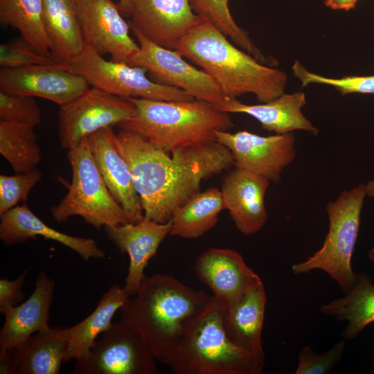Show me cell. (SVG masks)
Listing matches in <instances>:
<instances>
[{"label": "cell", "mask_w": 374, "mask_h": 374, "mask_svg": "<svg viewBox=\"0 0 374 374\" xmlns=\"http://www.w3.org/2000/svg\"><path fill=\"white\" fill-rule=\"evenodd\" d=\"M43 18L51 56L66 64L85 47L75 0H42Z\"/></svg>", "instance_id": "cell-24"}, {"label": "cell", "mask_w": 374, "mask_h": 374, "mask_svg": "<svg viewBox=\"0 0 374 374\" xmlns=\"http://www.w3.org/2000/svg\"><path fill=\"white\" fill-rule=\"evenodd\" d=\"M175 50L211 76L227 98L252 93L259 102L267 103L285 93L287 75L284 71L262 64L234 46L203 17H199Z\"/></svg>", "instance_id": "cell-2"}, {"label": "cell", "mask_w": 374, "mask_h": 374, "mask_svg": "<svg viewBox=\"0 0 374 374\" xmlns=\"http://www.w3.org/2000/svg\"><path fill=\"white\" fill-rule=\"evenodd\" d=\"M366 196L365 185L360 184L341 192L328 204L329 229L323 245L305 261L292 265L294 274L320 269L336 281L345 293L352 288L355 273L352 269L351 259Z\"/></svg>", "instance_id": "cell-6"}, {"label": "cell", "mask_w": 374, "mask_h": 374, "mask_svg": "<svg viewBox=\"0 0 374 374\" xmlns=\"http://www.w3.org/2000/svg\"><path fill=\"white\" fill-rule=\"evenodd\" d=\"M40 171L35 169L12 176L0 175V215L26 201L31 190L42 179Z\"/></svg>", "instance_id": "cell-34"}, {"label": "cell", "mask_w": 374, "mask_h": 374, "mask_svg": "<svg viewBox=\"0 0 374 374\" xmlns=\"http://www.w3.org/2000/svg\"><path fill=\"white\" fill-rule=\"evenodd\" d=\"M156 358L140 335L123 321L112 323L88 353L75 360L74 374H157Z\"/></svg>", "instance_id": "cell-10"}, {"label": "cell", "mask_w": 374, "mask_h": 374, "mask_svg": "<svg viewBox=\"0 0 374 374\" xmlns=\"http://www.w3.org/2000/svg\"><path fill=\"white\" fill-rule=\"evenodd\" d=\"M0 121L35 127L42 122V112L34 97L0 90Z\"/></svg>", "instance_id": "cell-33"}, {"label": "cell", "mask_w": 374, "mask_h": 374, "mask_svg": "<svg viewBox=\"0 0 374 374\" xmlns=\"http://www.w3.org/2000/svg\"><path fill=\"white\" fill-rule=\"evenodd\" d=\"M69 337V328H50L11 348L17 359L16 374H58L67 351Z\"/></svg>", "instance_id": "cell-25"}, {"label": "cell", "mask_w": 374, "mask_h": 374, "mask_svg": "<svg viewBox=\"0 0 374 374\" xmlns=\"http://www.w3.org/2000/svg\"><path fill=\"white\" fill-rule=\"evenodd\" d=\"M224 208L222 193L218 188L197 192L174 212L170 234L198 238L216 224L218 215Z\"/></svg>", "instance_id": "cell-28"}, {"label": "cell", "mask_w": 374, "mask_h": 374, "mask_svg": "<svg viewBox=\"0 0 374 374\" xmlns=\"http://www.w3.org/2000/svg\"><path fill=\"white\" fill-rule=\"evenodd\" d=\"M27 271L23 272L15 280L7 278L0 280V312L10 307L15 306L24 299L22 287L25 283Z\"/></svg>", "instance_id": "cell-37"}, {"label": "cell", "mask_w": 374, "mask_h": 374, "mask_svg": "<svg viewBox=\"0 0 374 374\" xmlns=\"http://www.w3.org/2000/svg\"><path fill=\"white\" fill-rule=\"evenodd\" d=\"M85 46L110 60L130 64L139 45L130 35V24L112 0H75Z\"/></svg>", "instance_id": "cell-13"}, {"label": "cell", "mask_w": 374, "mask_h": 374, "mask_svg": "<svg viewBox=\"0 0 374 374\" xmlns=\"http://www.w3.org/2000/svg\"><path fill=\"white\" fill-rule=\"evenodd\" d=\"M172 222L159 223L146 218L137 223L105 226L109 239L129 256V268L124 288L130 296L138 291L145 275L144 270L161 242L170 233Z\"/></svg>", "instance_id": "cell-18"}, {"label": "cell", "mask_w": 374, "mask_h": 374, "mask_svg": "<svg viewBox=\"0 0 374 374\" xmlns=\"http://www.w3.org/2000/svg\"><path fill=\"white\" fill-rule=\"evenodd\" d=\"M189 2L196 15L211 22L236 46L262 64H274L275 60L267 58L247 33L236 24L229 10V0H189Z\"/></svg>", "instance_id": "cell-31"}, {"label": "cell", "mask_w": 374, "mask_h": 374, "mask_svg": "<svg viewBox=\"0 0 374 374\" xmlns=\"http://www.w3.org/2000/svg\"><path fill=\"white\" fill-rule=\"evenodd\" d=\"M345 294L322 305L319 311L339 321H346L342 335L350 340L374 322V285L366 274L356 273L353 286Z\"/></svg>", "instance_id": "cell-27"}, {"label": "cell", "mask_w": 374, "mask_h": 374, "mask_svg": "<svg viewBox=\"0 0 374 374\" xmlns=\"http://www.w3.org/2000/svg\"><path fill=\"white\" fill-rule=\"evenodd\" d=\"M114 142L130 167L144 217L159 223L169 222L199 192L202 181L234 165L231 151L217 141L179 148L171 155L132 131L121 129Z\"/></svg>", "instance_id": "cell-1"}, {"label": "cell", "mask_w": 374, "mask_h": 374, "mask_svg": "<svg viewBox=\"0 0 374 374\" xmlns=\"http://www.w3.org/2000/svg\"><path fill=\"white\" fill-rule=\"evenodd\" d=\"M54 290V280L41 271L29 298L3 312L5 321L0 330V353L16 348L35 333L51 328L48 322Z\"/></svg>", "instance_id": "cell-20"}, {"label": "cell", "mask_w": 374, "mask_h": 374, "mask_svg": "<svg viewBox=\"0 0 374 374\" xmlns=\"http://www.w3.org/2000/svg\"><path fill=\"white\" fill-rule=\"evenodd\" d=\"M37 236L66 246L86 261L105 256L93 239L70 235L50 227L37 217L26 203L1 215L0 240L5 245L14 246Z\"/></svg>", "instance_id": "cell-21"}, {"label": "cell", "mask_w": 374, "mask_h": 374, "mask_svg": "<svg viewBox=\"0 0 374 374\" xmlns=\"http://www.w3.org/2000/svg\"><path fill=\"white\" fill-rule=\"evenodd\" d=\"M269 183L265 177L238 168L224 178L221 188L224 206L242 233L254 234L266 223L265 197Z\"/></svg>", "instance_id": "cell-17"}, {"label": "cell", "mask_w": 374, "mask_h": 374, "mask_svg": "<svg viewBox=\"0 0 374 374\" xmlns=\"http://www.w3.org/2000/svg\"><path fill=\"white\" fill-rule=\"evenodd\" d=\"M72 180L67 194L51 208L53 219L59 223L72 216H80L96 229L116 226L129 222L123 207L109 192L90 150L87 137L68 150Z\"/></svg>", "instance_id": "cell-7"}, {"label": "cell", "mask_w": 374, "mask_h": 374, "mask_svg": "<svg viewBox=\"0 0 374 374\" xmlns=\"http://www.w3.org/2000/svg\"><path fill=\"white\" fill-rule=\"evenodd\" d=\"M357 0H324L325 5L334 10H349L355 6Z\"/></svg>", "instance_id": "cell-39"}, {"label": "cell", "mask_w": 374, "mask_h": 374, "mask_svg": "<svg viewBox=\"0 0 374 374\" xmlns=\"http://www.w3.org/2000/svg\"><path fill=\"white\" fill-rule=\"evenodd\" d=\"M0 153L16 174L35 170L42 157L34 127L0 121Z\"/></svg>", "instance_id": "cell-30"}, {"label": "cell", "mask_w": 374, "mask_h": 374, "mask_svg": "<svg viewBox=\"0 0 374 374\" xmlns=\"http://www.w3.org/2000/svg\"><path fill=\"white\" fill-rule=\"evenodd\" d=\"M52 57L38 53L21 37L0 45L1 68H20L38 64H55Z\"/></svg>", "instance_id": "cell-35"}, {"label": "cell", "mask_w": 374, "mask_h": 374, "mask_svg": "<svg viewBox=\"0 0 374 374\" xmlns=\"http://www.w3.org/2000/svg\"><path fill=\"white\" fill-rule=\"evenodd\" d=\"M132 296L120 309L121 320L140 335L156 359L166 365L186 326L213 299L163 274L145 276Z\"/></svg>", "instance_id": "cell-3"}, {"label": "cell", "mask_w": 374, "mask_h": 374, "mask_svg": "<svg viewBox=\"0 0 374 374\" xmlns=\"http://www.w3.org/2000/svg\"><path fill=\"white\" fill-rule=\"evenodd\" d=\"M90 89L82 76L67 70L62 63L1 68L0 90L38 97L64 105Z\"/></svg>", "instance_id": "cell-14"}, {"label": "cell", "mask_w": 374, "mask_h": 374, "mask_svg": "<svg viewBox=\"0 0 374 374\" xmlns=\"http://www.w3.org/2000/svg\"><path fill=\"white\" fill-rule=\"evenodd\" d=\"M113 127L87 136L91 152L109 192L125 211L130 223L144 218L140 197L134 188L130 167L114 142Z\"/></svg>", "instance_id": "cell-16"}, {"label": "cell", "mask_w": 374, "mask_h": 374, "mask_svg": "<svg viewBox=\"0 0 374 374\" xmlns=\"http://www.w3.org/2000/svg\"><path fill=\"white\" fill-rule=\"evenodd\" d=\"M118 6L122 15L131 17L132 12V0H118Z\"/></svg>", "instance_id": "cell-40"}, {"label": "cell", "mask_w": 374, "mask_h": 374, "mask_svg": "<svg viewBox=\"0 0 374 374\" xmlns=\"http://www.w3.org/2000/svg\"><path fill=\"white\" fill-rule=\"evenodd\" d=\"M64 64L67 70L84 78L92 87L121 98L172 101L195 100L179 89L152 82L144 67L107 61L86 46L81 53Z\"/></svg>", "instance_id": "cell-8"}, {"label": "cell", "mask_w": 374, "mask_h": 374, "mask_svg": "<svg viewBox=\"0 0 374 374\" xmlns=\"http://www.w3.org/2000/svg\"><path fill=\"white\" fill-rule=\"evenodd\" d=\"M139 45V51L130 64L145 68L154 82L179 89L196 100L206 101L217 109L227 98L215 80L202 69L186 61L176 50L159 46L131 28Z\"/></svg>", "instance_id": "cell-9"}, {"label": "cell", "mask_w": 374, "mask_h": 374, "mask_svg": "<svg viewBox=\"0 0 374 374\" xmlns=\"http://www.w3.org/2000/svg\"><path fill=\"white\" fill-rule=\"evenodd\" d=\"M365 187L366 196L374 197V180L369 181ZM368 257L371 262H374V247L368 251Z\"/></svg>", "instance_id": "cell-41"}, {"label": "cell", "mask_w": 374, "mask_h": 374, "mask_svg": "<svg viewBox=\"0 0 374 374\" xmlns=\"http://www.w3.org/2000/svg\"><path fill=\"white\" fill-rule=\"evenodd\" d=\"M127 99L134 103L135 113L118 127L141 134L167 152L216 141V132L234 126L229 113L206 101Z\"/></svg>", "instance_id": "cell-4"}, {"label": "cell", "mask_w": 374, "mask_h": 374, "mask_svg": "<svg viewBox=\"0 0 374 374\" xmlns=\"http://www.w3.org/2000/svg\"><path fill=\"white\" fill-rule=\"evenodd\" d=\"M216 141L232 153L235 168L277 183L283 170L296 157L292 132L260 136L248 131H217Z\"/></svg>", "instance_id": "cell-12"}, {"label": "cell", "mask_w": 374, "mask_h": 374, "mask_svg": "<svg viewBox=\"0 0 374 374\" xmlns=\"http://www.w3.org/2000/svg\"><path fill=\"white\" fill-rule=\"evenodd\" d=\"M130 28L164 48L175 50L199 17L189 0H132Z\"/></svg>", "instance_id": "cell-15"}, {"label": "cell", "mask_w": 374, "mask_h": 374, "mask_svg": "<svg viewBox=\"0 0 374 374\" xmlns=\"http://www.w3.org/2000/svg\"><path fill=\"white\" fill-rule=\"evenodd\" d=\"M124 287L112 285L102 296L94 310L80 323L69 328V344L64 362L86 355L98 336L110 328L117 310L130 299Z\"/></svg>", "instance_id": "cell-26"}, {"label": "cell", "mask_w": 374, "mask_h": 374, "mask_svg": "<svg viewBox=\"0 0 374 374\" xmlns=\"http://www.w3.org/2000/svg\"><path fill=\"white\" fill-rule=\"evenodd\" d=\"M305 104V93L297 91L284 93L274 100L258 105H247L237 98H230L217 109L229 114L249 115L259 121L264 130L276 134L302 130L317 135L319 130L301 111Z\"/></svg>", "instance_id": "cell-23"}, {"label": "cell", "mask_w": 374, "mask_h": 374, "mask_svg": "<svg viewBox=\"0 0 374 374\" xmlns=\"http://www.w3.org/2000/svg\"><path fill=\"white\" fill-rule=\"evenodd\" d=\"M0 21L16 28L38 53L51 56L43 18L42 0H0Z\"/></svg>", "instance_id": "cell-29"}, {"label": "cell", "mask_w": 374, "mask_h": 374, "mask_svg": "<svg viewBox=\"0 0 374 374\" xmlns=\"http://www.w3.org/2000/svg\"><path fill=\"white\" fill-rule=\"evenodd\" d=\"M345 348L344 341H339L329 350L314 352L311 347H303L299 354L295 374H326L340 362Z\"/></svg>", "instance_id": "cell-36"}, {"label": "cell", "mask_w": 374, "mask_h": 374, "mask_svg": "<svg viewBox=\"0 0 374 374\" xmlns=\"http://www.w3.org/2000/svg\"><path fill=\"white\" fill-rule=\"evenodd\" d=\"M195 271L211 290L213 296L224 305L232 302L261 280L247 266L242 256L230 249H207L197 258Z\"/></svg>", "instance_id": "cell-19"}, {"label": "cell", "mask_w": 374, "mask_h": 374, "mask_svg": "<svg viewBox=\"0 0 374 374\" xmlns=\"http://www.w3.org/2000/svg\"><path fill=\"white\" fill-rule=\"evenodd\" d=\"M135 113L130 100L94 87L72 101L60 106L58 135L66 150L77 147L84 138L98 130L118 125Z\"/></svg>", "instance_id": "cell-11"}, {"label": "cell", "mask_w": 374, "mask_h": 374, "mask_svg": "<svg viewBox=\"0 0 374 374\" xmlns=\"http://www.w3.org/2000/svg\"><path fill=\"white\" fill-rule=\"evenodd\" d=\"M292 70L303 87L312 83L321 84L333 87L341 95L352 93L374 94V75H350L340 78H328L309 71L299 60L294 62Z\"/></svg>", "instance_id": "cell-32"}, {"label": "cell", "mask_w": 374, "mask_h": 374, "mask_svg": "<svg viewBox=\"0 0 374 374\" xmlns=\"http://www.w3.org/2000/svg\"><path fill=\"white\" fill-rule=\"evenodd\" d=\"M224 304L213 296L185 327L168 366L175 374H260L265 356L235 345L223 326Z\"/></svg>", "instance_id": "cell-5"}, {"label": "cell", "mask_w": 374, "mask_h": 374, "mask_svg": "<svg viewBox=\"0 0 374 374\" xmlns=\"http://www.w3.org/2000/svg\"><path fill=\"white\" fill-rule=\"evenodd\" d=\"M0 373H17V359L12 349L0 353Z\"/></svg>", "instance_id": "cell-38"}, {"label": "cell", "mask_w": 374, "mask_h": 374, "mask_svg": "<svg viewBox=\"0 0 374 374\" xmlns=\"http://www.w3.org/2000/svg\"><path fill=\"white\" fill-rule=\"evenodd\" d=\"M267 296L262 280L224 305L223 326L227 337L239 348L265 356L262 331Z\"/></svg>", "instance_id": "cell-22"}]
</instances>
